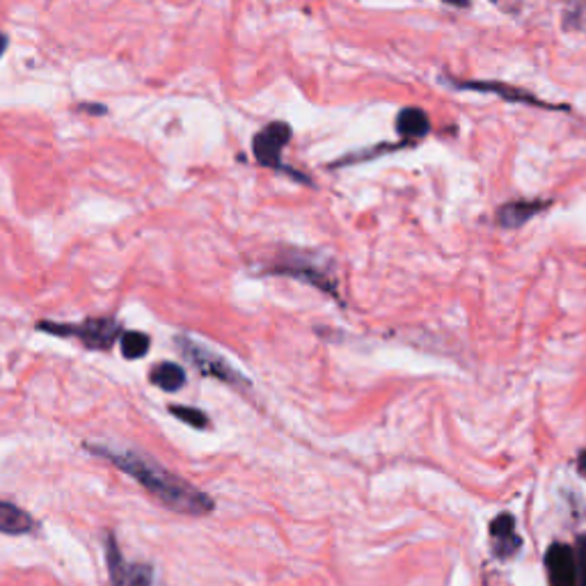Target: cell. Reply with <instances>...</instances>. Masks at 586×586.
Wrapping results in <instances>:
<instances>
[{"instance_id": "obj_1", "label": "cell", "mask_w": 586, "mask_h": 586, "mask_svg": "<svg viewBox=\"0 0 586 586\" xmlns=\"http://www.w3.org/2000/svg\"><path fill=\"white\" fill-rule=\"evenodd\" d=\"M95 451L111 461L115 467H120L122 472H126L128 476H134L147 493L154 495L170 511H177L184 515H207L215 509L209 495L190 486L179 474L149 461L142 453L113 451L105 447H95Z\"/></svg>"}, {"instance_id": "obj_2", "label": "cell", "mask_w": 586, "mask_h": 586, "mask_svg": "<svg viewBox=\"0 0 586 586\" xmlns=\"http://www.w3.org/2000/svg\"><path fill=\"white\" fill-rule=\"evenodd\" d=\"M264 273L287 275L300 282H308V285L339 300V279H337L335 264L321 252L285 248L277 252V257L269 266H264Z\"/></svg>"}, {"instance_id": "obj_3", "label": "cell", "mask_w": 586, "mask_h": 586, "mask_svg": "<svg viewBox=\"0 0 586 586\" xmlns=\"http://www.w3.org/2000/svg\"><path fill=\"white\" fill-rule=\"evenodd\" d=\"M37 331L49 333L55 337H74L85 349L92 351H108L122 339L124 331L122 323L113 316H97L85 319L80 323H55V321H39Z\"/></svg>"}, {"instance_id": "obj_4", "label": "cell", "mask_w": 586, "mask_h": 586, "mask_svg": "<svg viewBox=\"0 0 586 586\" xmlns=\"http://www.w3.org/2000/svg\"><path fill=\"white\" fill-rule=\"evenodd\" d=\"M442 85H449L453 90H463V92H482V95H495L499 99H504L509 103H520V105H529V108H543V111H569V105L563 103H552V101H543L534 92L525 88H515L513 83L504 80H482V78H453V76H440Z\"/></svg>"}, {"instance_id": "obj_5", "label": "cell", "mask_w": 586, "mask_h": 586, "mask_svg": "<svg viewBox=\"0 0 586 586\" xmlns=\"http://www.w3.org/2000/svg\"><path fill=\"white\" fill-rule=\"evenodd\" d=\"M294 138V128L287 122H271L264 128H259L252 138V154L257 159L259 165L271 167V170H279V172H289V177H294L296 182L302 184H312L302 172L287 167L282 163V149H285Z\"/></svg>"}, {"instance_id": "obj_6", "label": "cell", "mask_w": 586, "mask_h": 586, "mask_svg": "<svg viewBox=\"0 0 586 586\" xmlns=\"http://www.w3.org/2000/svg\"><path fill=\"white\" fill-rule=\"evenodd\" d=\"M177 349L195 369H198L200 374L211 376L215 381H223V383H227L232 387H238V389H248L250 387V381H246L244 374H238L227 360H223L219 353L204 349V346L198 344L195 339L177 337Z\"/></svg>"}, {"instance_id": "obj_7", "label": "cell", "mask_w": 586, "mask_h": 586, "mask_svg": "<svg viewBox=\"0 0 586 586\" xmlns=\"http://www.w3.org/2000/svg\"><path fill=\"white\" fill-rule=\"evenodd\" d=\"M105 559H108V571H111L113 586H151L154 584V571H151V566H147V563L126 561L113 536L105 538Z\"/></svg>"}, {"instance_id": "obj_8", "label": "cell", "mask_w": 586, "mask_h": 586, "mask_svg": "<svg viewBox=\"0 0 586 586\" xmlns=\"http://www.w3.org/2000/svg\"><path fill=\"white\" fill-rule=\"evenodd\" d=\"M546 571L550 586H579L575 548L566 543H554L546 552Z\"/></svg>"}, {"instance_id": "obj_9", "label": "cell", "mask_w": 586, "mask_h": 586, "mask_svg": "<svg viewBox=\"0 0 586 586\" xmlns=\"http://www.w3.org/2000/svg\"><path fill=\"white\" fill-rule=\"evenodd\" d=\"M552 200H513L497 209V225L504 229H520L527 225L536 215L548 211Z\"/></svg>"}, {"instance_id": "obj_10", "label": "cell", "mask_w": 586, "mask_h": 586, "mask_svg": "<svg viewBox=\"0 0 586 586\" xmlns=\"http://www.w3.org/2000/svg\"><path fill=\"white\" fill-rule=\"evenodd\" d=\"M395 128H397L401 142H406L408 147L415 145V142H422L431 134L428 113L422 111V108H415V105L401 108L399 115H397V122H395Z\"/></svg>"}, {"instance_id": "obj_11", "label": "cell", "mask_w": 586, "mask_h": 586, "mask_svg": "<svg viewBox=\"0 0 586 586\" xmlns=\"http://www.w3.org/2000/svg\"><path fill=\"white\" fill-rule=\"evenodd\" d=\"M490 534L497 540V546H495L497 557L507 559V557H511L515 552V548H520V538L515 536V520L509 513H502V515L493 520Z\"/></svg>"}, {"instance_id": "obj_12", "label": "cell", "mask_w": 586, "mask_h": 586, "mask_svg": "<svg viewBox=\"0 0 586 586\" xmlns=\"http://www.w3.org/2000/svg\"><path fill=\"white\" fill-rule=\"evenodd\" d=\"M35 529V520L24 511L10 502H0V534L21 536L30 534Z\"/></svg>"}, {"instance_id": "obj_13", "label": "cell", "mask_w": 586, "mask_h": 586, "mask_svg": "<svg viewBox=\"0 0 586 586\" xmlns=\"http://www.w3.org/2000/svg\"><path fill=\"white\" fill-rule=\"evenodd\" d=\"M149 381L157 387L165 389V392H177V389L186 385V372H184V366L175 362H161L151 369Z\"/></svg>"}, {"instance_id": "obj_14", "label": "cell", "mask_w": 586, "mask_h": 586, "mask_svg": "<svg viewBox=\"0 0 586 586\" xmlns=\"http://www.w3.org/2000/svg\"><path fill=\"white\" fill-rule=\"evenodd\" d=\"M149 346H151L149 335L138 333V331H124V335L120 339V349H122V356L126 360L145 358L149 353Z\"/></svg>"}, {"instance_id": "obj_15", "label": "cell", "mask_w": 586, "mask_h": 586, "mask_svg": "<svg viewBox=\"0 0 586 586\" xmlns=\"http://www.w3.org/2000/svg\"><path fill=\"white\" fill-rule=\"evenodd\" d=\"M408 145L406 142H395V145H376L372 149H362V151H356V154H346L344 159L335 161L333 167H341V165H353V163H362V161H369V159H378L381 154H389V151H399V149H406Z\"/></svg>"}, {"instance_id": "obj_16", "label": "cell", "mask_w": 586, "mask_h": 586, "mask_svg": "<svg viewBox=\"0 0 586 586\" xmlns=\"http://www.w3.org/2000/svg\"><path fill=\"white\" fill-rule=\"evenodd\" d=\"M172 415H175L177 420H182L184 424L192 426V428H207L209 426V417L204 415L202 410L198 408H190V406H172L170 408Z\"/></svg>"}, {"instance_id": "obj_17", "label": "cell", "mask_w": 586, "mask_h": 586, "mask_svg": "<svg viewBox=\"0 0 586 586\" xmlns=\"http://www.w3.org/2000/svg\"><path fill=\"white\" fill-rule=\"evenodd\" d=\"M575 559H577V577H579V586H586V536H582V538L577 540Z\"/></svg>"}, {"instance_id": "obj_18", "label": "cell", "mask_w": 586, "mask_h": 586, "mask_svg": "<svg viewBox=\"0 0 586 586\" xmlns=\"http://www.w3.org/2000/svg\"><path fill=\"white\" fill-rule=\"evenodd\" d=\"M78 108H80L83 113H90V115H97V117L108 113V111H105V105H101V103H88V101H85V103H80Z\"/></svg>"}, {"instance_id": "obj_19", "label": "cell", "mask_w": 586, "mask_h": 586, "mask_svg": "<svg viewBox=\"0 0 586 586\" xmlns=\"http://www.w3.org/2000/svg\"><path fill=\"white\" fill-rule=\"evenodd\" d=\"M10 49V39H8V35L5 33H0V58H3L5 55V51Z\"/></svg>"}, {"instance_id": "obj_20", "label": "cell", "mask_w": 586, "mask_h": 586, "mask_svg": "<svg viewBox=\"0 0 586 586\" xmlns=\"http://www.w3.org/2000/svg\"><path fill=\"white\" fill-rule=\"evenodd\" d=\"M445 3L453 8H470V0H445Z\"/></svg>"}, {"instance_id": "obj_21", "label": "cell", "mask_w": 586, "mask_h": 586, "mask_svg": "<svg viewBox=\"0 0 586 586\" xmlns=\"http://www.w3.org/2000/svg\"><path fill=\"white\" fill-rule=\"evenodd\" d=\"M490 3H497V0H490Z\"/></svg>"}]
</instances>
